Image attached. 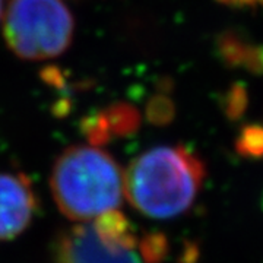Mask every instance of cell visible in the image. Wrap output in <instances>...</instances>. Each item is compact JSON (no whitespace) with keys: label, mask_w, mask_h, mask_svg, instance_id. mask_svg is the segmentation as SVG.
<instances>
[{"label":"cell","mask_w":263,"mask_h":263,"mask_svg":"<svg viewBox=\"0 0 263 263\" xmlns=\"http://www.w3.org/2000/svg\"><path fill=\"white\" fill-rule=\"evenodd\" d=\"M2 15H3V0H0V19H2Z\"/></svg>","instance_id":"7"},{"label":"cell","mask_w":263,"mask_h":263,"mask_svg":"<svg viewBox=\"0 0 263 263\" xmlns=\"http://www.w3.org/2000/svg\"><path fill=\"white\" fill-rule=\"evenodd\" d=\"M237 151L243 157H250V158L263 157V127L259 126L246 127L237 141Z\"/></svg>","instance_id":"6"},{"label":"cell","mask_w":263,"mask_h":263,"mask_svg":"<svg viewBox=\"0 0 263 263\" xmlns=\"http://www.w3.org/2000/svg\"><path fill=\"white\" fill-rule=\"evenodd\" d=\"M56 254L57 263H146L142 238L117 209L67 230Z\"/></svg>","instance_id":"4"},{"label":"cell","mask_w":263,"mask_h":263,"mask_svg":"<svg viewBox=\"0 0 263 263\" xmlns=\"http://www.w3.org/2000/svg\"><path fill=\"white\" fill-rule=\"evenodd\" d=\"M50 186L63 215L75 222H88L120 206L124 174L105 151L72 146L56 161Z\"/></svg>","instance_id":"2"},{"label":"cell","mask_w":263,"mask_h":263,"mask_svg":"<svg viewBox=\"0 0 263 263\" xmlns=\"http://www.w3.org/2000/svg\"><path fill=\"white\" fill-rule=\"evenodd\" d=\"M75 22L62 0H10L3 34L9 48L25 60L63 54L72 43Z\"/></svg>","instance_id":"3"},{"label":"cell","mask_w":263,"mask_h":263,"mask_svg":"<svg viewBox=\"0 0 263 263\" xmlns=\"http://www.w3.org/2000/svg\"><path fill=\"white\" fill-rule=\"evenodd\" d=\"M205 176L203 161L186 146H158L132 161L124 195L143 215L173 218L193 205Z\"/></svg>","instance_id":"1"},{"label":"cell","mask_w":263,"mask_h":263,"mask_svg":"<svg viewBox=\"0 0 263 263\" xmlns=\"http://www.w3.org/2000/svg\"><path fill=\"white\" fill-rule=\"evenodd\" d=\"M37 199L21 174L0 173V240H12L29 226Z\"/></svg>","instance_id":"5"}]
</instances>
